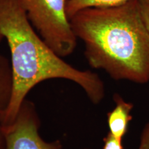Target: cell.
I'll use <instances>...</instances> for the list:
<instances>
[{
    "label": "cell",
    "instance_id": "cell-7",
    "mask_svg": "<svg viewBox=\"0 0 149 149\" xmlns=\"http://www.w3.org/2000/svg\"><path fill=\"white\" fill-rule=\"evenodd\" d=\"M128 0H68L66 11L69 19L79 10L88 8L112 6Z\"/></svg>",
    "mask_w": 149,
    "mask_h": 149
},
{
    "label": "cell",
    "instance_id": "cell-4",
    "mask_svg": "<svg viewBox=\"0 0 149 149\" xmlns=\"http://www.w3.org/2000/svg\"><path fill=\"white\" fill-rule=\"evenodd\" d=\"M40 126V119L35 105L26 100L13 123L2 129L5 149H62L59 140L46 141L41 137Z\"/></svg>",
    "mask_w": 149,
    "mask_h": 149
},
{
    "label": "cell",
    "instance_id": "cell-3",
    "mask_svg": "<svg viewBox=\"0 0 149 149\" xmlns=\"http://www.w3.org/2000/svg\"><path fill=\"white\" fill-rule=\"evenodd\" d=\"M42 40L61 57L73 53L77 37L66 14L68 0H19Z\"/></svg>",
    "mask_w": 149,
    "mask_h": 149
},
{
    "label": "cell",
    "instance_id": "cell-8",
    "mask_svg": "<svg viewBox=\"0 0 149 149\" xmlns=\"http://www.w3.org/2000/svg\"><path fill=\"white\" fill-rule=\"evenodd\" d=\"M141 18L149 33V0H137Z\"/></svg>",
    "mask_w": 149,
    "mask_h": 149
},
{
    "label": "cell",
    "instance_id": "cell-10",
    "mask_svg": "<svg viewBox=\"0 0 149 149\" xmlns=\"http://www.w3.org/2000/svg\"><path fill=\"white\" fill-rule=\"evenodd\" d=\"M138 149H149V122L145 126L141 133Z\"/></svg>",
    "mask_w": 149,
    "mask_h": 149
},
{
    "label": "cell",
    "instance_id": "cell-12",
    "mask_svg": "<svg viewBox=\"0 0 149 149\" xmlns=\"http://www.w3.org/2000/svg\"><path fill=\"white\" fill-rule=\"evenodd\" d=\"M3 38H4V37H3V34H2V33H1V31H0V42H1V41L2 40Z\"/></svg>",
    "mask_w": 149,
    "mask_h": 149
},
{
    "label": "cell",
    "instance_id": "cell-9",
    "mask_svg": "<svg viewBox=\"0 0 149 149\" xmlns=\"http://www.w3.org/2000/svg\"><path fill=\"white\" fill-rule=\"evenodd\" d=\"M122 141L116 139L109 133L104 138L103 149H124Z\"/></svg>",
    "mask_w": 149,
    "mask_h": 149
},
{
    "label": "cell",
    "instance_id": "cell-6",
    "mask_svg": "<svg viewBox=\"0 0 149 149\" xmlns=\"http://www.w3.org/2000/svg\"><path fill=\"white\" fill-rule=\"evenodd\" d=\"M13 91V75L10 62L0 55V123L4 118L10 104Z\"/></svg>",
    "mask_w": 149,
    "mask_h": 149
},
{
    "label": "cell",
    "instance_id": "cell-1",
    "mask_svg": "<svg viewBox=\"0 0 149 149\" xmlns=\"http://www.w3.org/2000/svg\"><path fill=\"white\" fill-rule=\"evenodd\" d=\"M70 22L91 67L116 80L149 81V33L137 0L83 9Z\"/></svg>",
    "mask_w": 149,
    "mask_h": 149
},
{
    "label": "cell",
    "instance_id": "cell-2",
    "mask_svg": "<svg viewBox=\"0 0 149 149\" xmlns=\"http://www.w3.org/2000/svg\"><path fill=\"white\" fill-rule=\"evenodd\" d=\"M0 31L11 55L13 91L1 128L15 120L28 93L42 81L63 79L79 86L93 104L105 95L104 82L97 74L81 70L65 61L35 32L19 0H0Z\"/></svg>",
    "mask_w": 149,
    "mask_h": 149
},
{
    "label": "cell",
    "instance_id": "cell-11",
    "mask_svg": "<svg viewBox=\"0 0 149 149\" xmlns=\"http://www.w3.org/2000/svg\"><path fill=\"white\" fill-rule=\"evenodd\" d=\"M0 149H5V137L1 124H0Z\"/></svg>",
    "mask_w": 149,
    "mask_h": 149
},
{
    "label": "cell",
    "instance_id": "cell-5",
    "mask_svg": "<svg viewBox=\"0 0 149 149\" xmlns=\"http://www.w3.org/2000/svg\"><path fill=\"white\" fill-rule=\"evenodd\" d=\"M113 100L115 107L107 114L109 133L116 139L122 140L127 133L129 122L133 119L130 112L133 109V104L126 102L118 94L114 95Z\"/></svg>",
    "mask_w": 149,
    "mask_h": 149
}]
</instances>
